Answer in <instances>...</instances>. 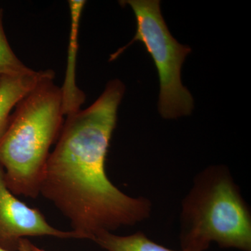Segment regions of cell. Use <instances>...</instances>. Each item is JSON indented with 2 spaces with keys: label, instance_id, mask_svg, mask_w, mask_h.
I'll list each match as a JSON object with an SVG mask.
<instances>
[{
  "label": "cell",
  "instance_id": "obj_5",
  "mask_svg": "<svg viewBox=\"0 0 251 251\" xmlns=\"http://www.w3.org/2000/svg\"><path fill=\"white\" fill-rule=\"evenodd\" d=\"M50 236L60 239H82L74 231L54 228L37 209L29 207L15 197L6 186L0 165V247L18 251L20 241L26 237Z\"/></svg>",
  "mask_w": 251,
  "mask_h": 251
},
{
  "label": "cell",
  "instance_id": "obj_2",
  "mask_svg": "<svg viewBox=\"0 0 251 251\" xmlns=\"http://www.w3.org/2000/svg\"><path fill=\"white\" fill-rule=\"evenodd\" d=\"M54 78L50 70L18 102L0 138V165L14 195L37 197L50 148L64 125L62 91Z\"/></svg>",
  "mask_w": 251,
  "mask_h": 251
},
{
  "label": "cell",
  "instance_id": "obj_7",
  "mask_svg": "<svg viewBox=\"0 0 251 251\" xmlns=\"http://www.w3.org/2000/svg\"><path fill=\"white\" fill-rule=\"evenodd\" d=\"M49 72L34 71L20 76L0 77V138L7 127L13 109Z\"/></svg>",
  "mask_w": 251,
  "mask_h": 251
},
{
  "label": "cell",
  "instance_id": "obj_11",
  "mask_svg": "<svg viewBox=\"0 0 251 251\" xmlns=\"http://www.w3.org/2000/svg\"><path fill=\"white\" fill-rule=\"evenodd\" d=\"M0 251H8L5 250V249H2V248L0 247Z\"/></svg>",
  "mask_w": 251,
  "mask_h": 251
},
{
  "label": "cell",
  "instance_id": "obj_10",
  "mask_svg": "<svg viewBox=\"0 0 251 251\" xmlns=\"http://www.w3.org/2000/svg\"><path fill=\"white\" fill-rule=\"evenodd\" d=\"M18 251H44L42 249H39L35 245L29 242L26 239H22L20 241L18 247Z\"/></svg>",
  "mask_w": 251,
  "mask_h": 251
},
{
  "label": "cell",
  "instance_id": "obj_4",
  "mask_svg": "<svg viewBox=\"0 0 251 251\" xmlns=\"http://www.w3.org/2000/svg\"><path fill=\"white\" fill-rule=\"evenodd\" d=\"M134 13L136 32L131 41L110 55L115 60L133 43L139 41L151 56L158 72L160 92L158 112L164 119L190 115L194 108L192 95L181 82V72L186 57L191 52L188 46L180 44L173 37L162 16L158 0H126Z\"/></svg>",
  "mask_w": 251,
  "mask_h": 251
},
{
  "label": "cell",
  "instance_id": "obj_3",
  "mask_svg": "<svg viewBox=\"0 0 251 251\" xmlns=\"http://www.w3.org/2000/svg\"><path fill=\"white\" fill-rule=\"evenodd\" d=\"M182 249L221 248L251 251V216L232 175L224 166L200 173L184 198L181 214Z\"/></svg>",
  "mask_w": 251,
  "mask_h": 251
},
{
  "label": "cell",
  "instance_id": "obj_8",
  "mask_svg": "<svg viewBox=\"0 0 251 251\" xmlns=\"http://www.w3.org/2000/svg\"><path fill=\"white\" fill-rule=\"evenodd\" d=\"M94 242L107 251H194L187 249L172 250L152 242L143 232L119 236L104 232L94 238Z\"/></svg>",
  "mask_w": 251,
  "mask_h": 251
},
{
  "label": "cell",
  "instance_id": "obj_6",
  "mask_svg": "<svg viewBox=\"0 0 251 251\" xmlns=\"http://www.w3.org/2000/svg\"><path fill=\"white\" fill-rule=\"evenodd\" d=\"M71 15V31L68 50V63L64 85L61 87L63 112L64 116L78 111L85 100V94L75 83V61L78 47L79 27L80 18L86 1L83 0L69 1Z\"/></svg>",
  "mask_w": 251,
  "mask_h": 251
},
{
  "label": "cell",
  "instance_id": "obj_9",
  "mask_svg": "<svg viewBox=\"0 0 251 251\" xmlns=\"http://www.w3.org/2000/svg\"><path fill=\"white\" fill-rule=\"evenodd\" d=\"M3 9H0V77L27 75L34 70L23 64L9 45L3 25Z\"/></svg>",
  "mask_w": 251,
  "mask_h": 251
},
{
  "label": "cell",
  "instance_id": "obj_1",
  "mask_svg": "<svg viewBox=\"0 0 251 251\" xmlns=\"http://www.w3.org/2000/svg\"><path fill=\"white\" fill-rule=\"evenodd\" d=\"M125 92L122 81H110L92 105L67 116L41 177L39 193L69 220L82 239L94 241L102 232L133 226L151 212L148 199L127 196L105 173Z\"/></svg>",
  "mask_w": 251,
  "mask_h": 251
}]
</instances>
